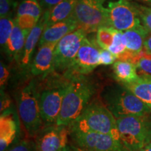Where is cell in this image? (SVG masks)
Returning a JSON list of instances; mask_svg holds the SVG:
<instances>
[{
    "mask_svg": "<svg viewBox=\"0 0 151 151\" xmlns=\"http://www.w3.org/2000/svg\"><path fill=\"white\" fill-rule=\"evenodd\" d=\"M57 44L58 43H47L39 46L31 64V72L33 75L45 76L52 70Z\"/></svg>",
    "mask_w": 151,
    "mask_h": 151,
    "instance_id": "obj_15",
    "label": "cell"
},
{
    "mask_svg": "<svg viewBox=\"0 0 151 151\" xmlns=\"http://www.w3.org/2000/svg\"><path fill=\"white\" fill-rule=\"evenodd\" d=\"M9 77V71L2 62L0 63V86L1 90L4 88Z\"/></svg>",
    "mask_w": 151,
    "mask_h": 151,
    "instance_id": "obj_32",
    "label": "cell"
},
{
    "mask_svg": "<svg viewBox=\"0 0 151 151\" xmlns=\"http://www.w3.org/2000/svg\"><path fill=\"white\" fill-rule=\"evenodd\" d=\"M48 18V11H46L43 13V16L39 19V22L28 35L26 39L25 44H24L23 53L20 60L22 67H26L30 64L37 43H39L43 31L47 26Z\"/></svg>",
    "mask_w": 151,
    "mask_h": 151,
    "instance_id": "obj_16",
    "label": "cell"
},
{
    "mask_svg": "<svg viewBox=\"0 0 151 151\" xmlns=\"http://www.w3.org/2000/svg\"><path fill=\"white\" fill-rule=\"evenodd\" d=\"M39 4H40L41 7H42L43 11H45L50 10L55 6L58 4L60 2H61L63 0H38Z\"/></svg>",
    "mask_w": 151,
    "mask_h": 151,
    "instance_id": "obj_33",
    "label": "cell"
},
{
    "mask_svg": "<svg viewBox=\"0 0 151 151\" xmlns=\"http://www.w3.org/2000/svg\"><path fill=\"white\" fill-rule=\"evenodd\" d=\"M100 97L116 119L125 116H149L151 113V109L122 84L105 87Z\"/></svg>",
    "mask_w": 151,
    "mask_h": 151,
    "instance_id": "obj_2",
    "label": "cell"
},
{
    "mask_svg": "<svg viewBox=\"0 0 151 151\" xmlns=\"http://www.w3.org/2000/svg\"><path fill=\"white\" fill-rule=\"evenodd\" d=\"M139 1H144V2L151 3V0H139Z\"/></svg>",
    "mask_w": 151,
    "mask_h": 151,
    "instance_id": "obj_37",
    "label": "cell"
},
{
    "mask_svg": "<svg viewBox=\"0 0 151 151\" xmlns=\"http://www.w3.org/2000/svg\"><path fill=\"white\" fill-rule=\"evenodd\" d=\"M78 28L73 16L67 20L46 26L41 36L39 46L47 43H58L62 38Z\"/></svg>",
    "mask_w": 151,
    "mask_h": 151,
    "instance_id": "obj_14",
    "label": "cell"
},
{
    "mask_svg": "<svg viewBox=\"0 0 151 151\" xmlns=\"http://www.w3.org/2000/svg\"><path fill=\"white\" fill-rule=\"evenodd\" d=\"M105 0H77L73 17L78 28L87 34L97 32L101 27H110Z\"/></svg>",
    "mask_w": 151,
    "mask_h": 151,
    "instance_id": "obj_6",
    "label": "cell"
},
{
    "mask_svg": "<svg viewBox=\"0 0 151 151\" xmlns=\"http://www.w3.org/2000/svg\"><path fill=\"white\" fill-rule=\"evenodd\" d=\"M6 151H37L35 141L30 138L18 140Z\"/></svg>",
    "mask_w": 151,
    "mask_h": 151,
    "instance_id": "obj_29",
    "label": "cell"
},
{
    "mask_svg": "<svg viewBox=\"0 0 151 151\" xmlns=\"http://www.w3.org/2000/svg\"><path fill=\"white\" fill-rule=\"evenodd\" d=\"M122 85L151 109V76H139L133 82Z\"/></svg>",
    "mask_w": 151,
    "mask_h": 151,
    "instance_id": "obj_18",
    "label": "cell"
},
{
    "mask_svg": "<svg viewBox=\"0 0 151 151\" xmlns=\"http://www.w3.org/2000/svg\"><path fill=\"white\" fill-rule=\"evenodd\" d=\"M71 143L85 151H128L121 141L112 136L69 128Z\"/></svg>",
    "mask_w": 151,
    "mask_h": 151,
    "instance_id": "obj_8",
    "label": "cell"
},
{
    "mask_svg": "<svg viewBox=\"0 0 151 151\" xmlns=\"http://www.w3.org/2000/svg\"><path fill=\"white\" fill-rule=\"evenodd\" d=\"M13 3L11 0H0V16H9V14L11 12Z\"/></svg>",
    "mask_w": 151,
    "mask_h": 151,
    "instance_id": "obj_31",
    "label": "cell"
},
{
    "mask_svg": "<svg viewBox=\"0 0 151 151\" xmlns=\"http://www.w3.org/2000/svg\"><path fill=\"white\" fill-rule=\"evenodd\" d=\"M68 126H45L34 139L37 151H65L69 144Z\"/></svg>",
    "mask_w": 151,
    "mask_h": 151,
    "instance_id": "obj_12",
    "label": "cell"
},
{
    "mask_svg": "<svg viewBox=\"0 0 151 151\" xmlns=\"http://www.w3.org/2000/svg\"><path fill=\"white\" fill-rule=\"evenodd\" d=\"M68 127L109 134L120 141L116 119L100 99L90 101L78 118Z\"/></svg>",
    "mask_w": 151,
    "mask_h": 151,
    "instance_id": "obj_3",
    "label": "cell"
},
{
    "mask_svg": "<svg viewBox=\"0 0 151 151\" xmlns=\"http://www.w3.org/2000/svg\"><path fill=\"white\" fill-rule=\"evenodd\" d=\"M117 60H118L117 56L113 55L109 50H105V49L100 50L99 65L107 66L113 65Z\"/></svg>",
    "mask_w": 151,
    "mask_h": 151,
    "instance_id": "obj_30",
    "label": "cell"
},
{
    "mask_svg": "<svg viewBox=\"0 0 151 151\" xmlns=\"http://www.w3.org/2000/svg\"><path fill=\"white\" fill-rule=\"evenodd\" d=\"M134 4L137 9L141 24L151 33V8L136 2H134Z\"/></svg>",
    "mask_w": 151,
    "mask_h": 151,
    "instance_id": "obj_26",
    "label": "cell"
},
{
    "mask_svg": "<svg viewBox=\"0 0 151 151\" xmlns=\"http://www.w3.org/2000/svg\"><path fill=\"white\" fill-rule=\"evenodd\" d=\"M27 36L28 34L22 31L17 25L16 21H15L14 29H13L6 46L4 49L5 51L9 55L14 57L16 59H18L20 55L22 56L24 44H25Z\"/></svg>",
    "mask_w": 151,
    "mask_h": 151,
    "instance_id": "obj_20",
    "label": "cell"
},
{
    "mask_svg": "<svg viewBox=\"0 0 151 151\" xmlns=\"http://www.w3.org/2000/svg\"><path fill=\"white\" fill-rule=\"evenodd\" d=\"M113 55L117 57L120 55L127 50L125 41L124 39V32L121 31L116 30L114 37H113V43L109 49Z\"/></svg>",
    "mask_w": 151,
    "mask_h": 151,
    "instance_id": "obj_25",
    "label": "cell"
},
{
    "mask_svg": "<svg viewBox=\"0 0 151 151\" xmlns=\"http://www.w3.org/2000/svg\"><path fill=\"white\" fill-rule=\"evenodd\" d=\"M15 25V20L11 17H2L0 18V44L5 49Z\"/></svg>",
    "mask_w": 151,
    "mask_h": 151,
    "instance_id": "obj_24",
    "label": "cell"
},
{
    "mask_svg": "<svg viewBox=\"0 0 151 151\" xmlns=\"http://www.w3.org/2000/svg\"><path fill=\"white\" fill-rule=\"evenodd\" d=\"M65 151H85V150H81V149L78 148V147L75 146L74 145L71 143L67 145V146L66 147Z\"/></svg>",
    "mask_w": 151,
    "mask_h": 151,
    "instance_id": "obj_35",
    "label": "cell"
},
{
    "mask_svg": "<svg viewBox=\"0 0 151 151\" xmlns=\"http://www.w3.org/2000/svg\"><path fill=\"white\" fill-rule=\"evenodd\" d=\"M69 83V80L53 82L39 90V107L44 127L56 124Z\"/></svg>",
    "mask_w": 151,
    "mask_h": 151,
    "instance_id": "obj_7",
    "label": "cell"
},
{
    "mask_svg": "<svg viewBox=\"0 0 151 151\" xmlns=\"http://www.w3.org/2000/svg\"><path fill=\"white\" fill-rule=\"evenodd\" d=\"M39 19L29 15H22L17 16L15 21L17 25L21 29L22 31L25 32L28 35L32 31V29L35 27L36 24L39 22Z\"/></svg>",
    "mask_w": 151,
    "mask_h": 151,
    "instance_id": "obj_27",
    "label": "cell"
},
{
    "mask_svg": "<svg viewBox=\"0 0 151 151\" xmlns=\"http://www.w3.org/2000/svg\"><path fill=\"white\" fill-rule=\"evenodd\" d=\"M120 139L128 151H141L151 143V119L148 116L116 118Z\"/></svg>",
    "mask_w": 151,
    "mask_h": 151,
    "instance_id": "obj_4",
    "label": "cell"
},
{
    "mask_svg": "<svg viewBox=\"0 0 151 151\" xmlns=\"http://www.w3.org/2000/svg\"><path fill=\"white\" fill-rule=\"evenodd\" d=\"M116 30L110 27H101L97 30L96 41L100 48L109 50L113 43Z\"/></svg>",
    "mask_w": 151,
    "mask_h": 151,
    "instance_id": "obj_23",
    "label": "cell"
},
{
    "mask_svg": "<svg viewBox=\"0 0 151 151\" xmlns=\"http://www.w3.org/2000/svg\"><path fill=\"white\" fill-rule=\"evenodd\" d=\"M43 14V9L38 0H23L17 11V16L29 15L39 20Z\"/></svg>",
    "mask_w": 151,
    "mask_h": 151,
    "instance_id": "obj_22",
    "label": "cell"
},
{
    "mask_svg": "<svg viewBox=\"0 0 151 151\" xmlns=\"http://www.w3.org/2000/svg\"><path fill=\"white\" fill-rule=\"evenodd\" d=\"M113 69L115 78L121 84L129 83L139 78L137 66L132 62L118 60L113 65Z\"/></svg>",
    "mask_w": 151,
    "mask_h": 151,
    "instance_id": "obj_21",
    "label": "cell"
},
{
    "mask_svg": "<svg viewBox=\"0 0 151 151\" xmlns=\"http://www.w3.org/2000/svg\"><path fill=\"white\" fill-rule=\"evenodd\" d=\"M18 123L11 111H5L0 116V151H6L18 139Z\"/></svg>",
    "mask_w": 151,
    "mask_h": 151,
    "instance_id": "obj_13",
    "label": "cell"
},
{
    "mask_svg": "<svg viewBox=\"0 0 151 151\" xmlns=\"http://www.w3.org/2000/svg\"><path fill=\"white\" fill-rule=\"evenodd\" d=\"M123 32L127 50L132 54L139 53L144 48L145 41L150 34L142 24Z\"/></svg>",
    "mask_w": 151,
    "mask_h": 151,
    "instance_id": "obj_17",
    "label": "cell"
},
{
    "mask_svg": "<svg viewBox=\"0 0 151 151\" xmlns=\"http://www.w3.org/2000/svg\"><path fill=\"white\" fill-rule=\"evenodd\" d=\"M141 151H151V143H149L148 145H147V146L145 147V148H143Z\"/></svg>",
    "mask_w": 151,
    "mask_h": 151,
    "instance_id": "obj_36",
    "label": "cell"
},
{
    "mask_svg": "<svg viewBox=\"0 0 151 151\" xmlns=\"http://www.w3.org/2000/svg\"><path fill=\"white\" fill-rule=\"evenodd\" d=\"M76 2L77 0H63L51 9L48 10L47 26L63 21L72 16Z\"/></svg>",
    "mask_w": 151,
    "mask_h": 151,
    "instance_id": "obj_19",
    "label": "cell"
},
{
    "mask_svg": "<svg viewBox=\"0 0 151 151\" xmlns=\"http://www.w3.org/2000/svg\"><path fill=\"white\" fill-rule=\"evenodd\" d=\"M99 48L97 41L85 38L72 65L66 72L69 79L73 76L89 74L99 66Z\"/></svg>",
    "mask_w": 151,
    "mask_h": 151,
    "instance_id": "obj_11",
    "label": "cell"
},
{
    "mask_svg": "<svg viewBox=\"0 0 151 151\" xmlns=\"http://www.w3.org/2000/svg\"><path fill=\"white\" fill-rule=\"evenodd\" d=\"M62 101L56 125L69 126L82 114L90 102L95 89L83 76L71 77Z\"/></svg>",
    "mask_w": 151,
    "mask_h": 151,
    "instance_id": "obj_1",
    "label": "cell"
},
{
    "mask_svg": "<svg viewBox=\"0 0 151 151\" xmlns=\"http://www.w3.org/2000/svg\"><path fill=\"white\" fill-rule=\"evenodd\" d=\"M144 48L146 49L147 51L150 52L151 53V33L149 34L146 41H145Z\"/></svg>",
    "mask_w": 151,
    "mask_h": 151,
    "instance_id": "obj_34",
    "label": "cell"
},
{
    "mask_svg": "<svg viewBox=\"0 0 151 151\" xmlns=\"http://www.w3.org/2000/svg\"><path fill=\"white\" fill-rule=\"evenodd\" d=\"M87 35L84 30L78 28L62 38L55 50L52 71L67 72L69 70Z\"/></svg>",
    "mask_w": 151,
    "mask_h": 151,
    "instance_id": "obj_9",
    "label": "cell"
},
{
    "mask_svg": "<svg viewBox=\"0 0 151 151\" xmlns=\"http://www.w3.org/2000/svg\"><path fill=\"white\" fill-rule=\"evenodd\" d=\"M107 10L110 27L118 31L125 32L141 24L134 2L128 0L109 1Z\"/></svg>",
    "mask_w": 151,
    "mask_h": 151,
    "instance_id": "obj_10",
    "label": "cell"
},
{
    "mask_svg": "<svg viewBox=\"0 0 151 151\" xmlns=\"http://www.w3.org/2000/svg\"><path fill=\"white\" fill-rule=\"evenodd\" d=\"M141 75L151 76V53L145 48L142 50V57L136 65Z\"/></svg>",
    "mask_w": 151,
    "mask_h": 151,
    "instance_id": "obj_28",
    "label": "cell"
},
{
    "mask_svg": "<svg viewBox=\"0 0 151 151\" xmlns=\"http://www.w3.org/2000/svg\"><path fill=\"white\" fill-rule=\"evenodd\" d=\"M18 108L27 138L34 139L44 127L39 107V89L35 81H30L19 92Z\"/></svg>",
    "mask_w": 151,
    "mask_h": 151,
    "instance_id": "obj_5",
    "label": "cell"
}]
</instances>
